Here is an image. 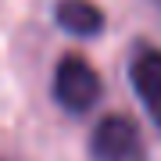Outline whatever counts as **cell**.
Instances as JSON below:
<instances>
[{
	"label": "cell",
	"instance_id": "6da1fadb",
	"mask_svg": "<svg viewBox=\"0 0 161 161\" xmlns=\"http://www.w3.org/2000/svg\"><path fill=\"white\" fill-rule=\"evenodd\" d=\"M54 100L68 115H86L100 100V75L79 54H64L54 68Z\"/></svg>",
	"mask_w": 161,
	"mask_h": 161
},
{
	"label": "cell",
	"instance_id": "7a4b0ae2",
	"mask_svg": "<svg viewBox=\"0 0 161 161\" xmlns=\"http://www.w3.org/2000/svg\"><path fill=\"white\" fill-rule=\"evenodd\" d=\"M93 161H147V147L129 115H104L90 136Z\"/></svg>",
	"mask_w": 161,
	"mask_h": 161
},
{
	"label": "cell",
	"instance_id": "3957f363",
	"mask_svg": "<svg viewBox=\"0 0 161 161\" xmlns=\"http://www.w3.org/2000/svg\"><path fill=\"white\" fill-rule=\"evenodd\" d=\"M129 82L140 104L147 108L150 122L161 129V47L140 43L129 58Z\"/></svg>",
	"mask_w": 161,
	"mask_h": 161
},
{
	"label": "cell",
	"instance_id": "277c9868",
	"mask_svg": "<svg viewBox=\"0 0 161 161\" xmlns=\"http://www.w3.org/2000/svg\"><path fill=\"white\" fill-rule=\"evenodd\" d=\"M54 22L68 36H100L104 29V11L90 0H61L54 7Z\"/></svg>",
	"mask_w": 161,
	"mask_h": 161
}]
</instances>
